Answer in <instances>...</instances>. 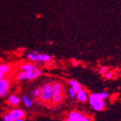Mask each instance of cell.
Returning <instances> with one entry per match:
<instances>
[{
	"instance_id": "obj_1",
	"label": "cell",
	"mask_w": 121,
	"mask_h": 121,
	"mask_svg": "<svg viewBox=\"0 0 121 121\" xmlns=\"http://www.w3.org/2000/svg\"><path fill=\"white\" fill-rule=\"evenodd\" d=\"M91 107L96 112L103 111L106 107L105 101L99 96L98 93H91L88 99Z\"/></svg>"
},
{
	"instance_id": "obj_2",
	"label": "cell",
	"mask_w": 121,
	"mask_h": 121,
	"mask_svg": "<svg viewBox=\"0 0 121 121\" xmlns=\"http://www.w3.org/2000/svg\"><path fill=\"white\" fill-rule=\"evenodd\" d=\"M52 85L46 83L41 88V94L39 99L43 102H49L52 99Z\"/></svg>"
},
{
	"instance_id": "obj_3",
	"label": "cell",
	"mask_w": 121,
	"mask_h": 121,
	"mask_svg": "<svg viewBox=\"0 0 121 121\" xmlns=\"http://www.w3.org/2000/svg\"><path fill=\"white\" fill-rule=\"evenodd\" d=\"M10 87V81L7 78L0 80V98H4L7 96Z\"/></svg>"
},
{
	"instance_id": "obj_4",
	"label": "cell",
	"mask_w": 121,
	"mask_h": 121,
	"mask_svg": "<svg viewBox=\"0 0 121 121\" xmlns=\"http://www.w3.org/2000/svg\"><path fill=\"white\" fill-rule=\"evenodd\" d=\"M89 95L88 94L87 91L82 88L78 92H77L76 99L78 100V102H79L81 103H84L88 101V99H89Z\"/></svg>"
},
{
	"instance_id": "obj_5",
	"label": "cell",
	"mask_w": 121,
	"mask_h": 121,
	"mask_svg": "<svg viewBox=\"0 0 121 121\" xmlns=\"http://www.w3.org/2000/svg\"><path fill=\"white\" fill-rule=\"evenodd\" d=\"M21 101H22L21 98L15 94H10L7 98V102H8L9 104L11 106H13V107H16V106L19 105L20 104Z\"/></svg>"
},
{
	"instance_id": "obj_6",
	"label": "cell",
	"mask_w": 121,
	"mask_h": 121,
	"mask_svg": "<svg viewBox=\"0 0 121 121\" xmlns=\"http://www.w3.org/2000/svg\"><path fill=\"white\" fill-rule=\"evenodd\" d=\"M84 116L83 113L79 111H72L69 113L68 120V121H79Z\"/></svg>"
},
{
	"instance_id": "obj_7",
	"label": "cell",
	"mask_w": 121,
	"mask_h": 121,
	"mask_svg": "<svg viewBox=\"0 0 121 121\" xmlns=\"http://www.w3.org/2000/svg\"><path fill=\"white\" fill-rule=\"evenodd\" d=\"M20 69L21 71L30 72V71H35L38 68L34 64L30 63V62H25L20 65Z\"/></svg>"
},
{
	"instance_id": "obj_8",
	"label": "cell",
	"mask_w": 121,
	"mask_h": 121,
	"mask_svg": "<svg viewBox=\"0 0 121 121\" xmlns=\"http://www.w3.org/2000/svg\"><path fill=\"white\" fill-rule=\"evenodd\" d=\"M9 112L15 120L19 119V118H23L26 115V112L23 110V109H20V108L13 109Z\"/></svg>"
},
{
	"instance_id": "obj_9",
	"label": "cell",
	"mask_w": 121,
	"mask_h": 121,
	"mask_svg": "<svg viewBox=\"0 0 121 121\" xmlns=\"http://www.w3.org/2000/svg\"><path fill=\"white\" fill-rule=\"evenodd\" d=\"M52 96L61 94L63 91L62 85L60 82H54L52 83Z\"/></svg>"
},
{
	"instance_id": "obj_10",
	"label": "cell",
	"mask_w": 121,
	"mask_h": 121,
	"mask_svg": "<svg viewBox=\"0 0 121 121\" xmlns=\"http://www.w3.org/2000/svg\"><path fill=\"white\" fill-rule=\"evenodd\" d=\"M13 67L9 64L6 63H0V72L4 76L9 75L13 71Z\"/></svg>"
},
{
	"instance_id": "obj_11",
	"label": "cell",
	"mask_w": 121,
	"mask_h": 121,
	"mask_svg": "<svg viewBox=\"0 0 121 121\" xmlns=\"http://www.w3.org/2000/svg\"><path fill=\"white\" fill-rule=\"evenodd\" d=\"M68 83L69 84V86H70L71 89H73L75 92H78L82 89L81 85L75 80L69 79V80H68Z\"/></svg>"
},
{
	"instance_id": "obj_12",
	"label": "cell",
	"mask_w": 121,
	"mask_h": 121,
	"mask_svg": "<svg viewBox=\"0 0 121 121\" xmlns=\"http://www.w3.org/2000/svg\"><path fill=\"white\" fill-rule=\"evenodd\" d=\"M39 53V51L34 50L26 54V58L32 62H38V55Z\"/></svg>"
},
{
	"instance_id": "obj_13",
	"label": "cell",
	"mask_w": 121,
	"mask_h": 121,
	"mask_svg": "<svg viewBox=\"0 0 121 121\" xmlns=\"http://www.w3.org/2000/svg\"><path fill=\"white\" fill-rule=\"evenodd\" d=\"M52 60V57L48 54L39 53L38 55V62H49Z\"/></svg>"
},
{
	"instance_id": "obj_14",
	"label": "cell",
	"mask_w": 121,
	"mask_h": 121,
	"mask_svg": "<svg viewBox=\"0 0 121 121\" xmlns=\"http://www.w3.org/2000/svg\"><path fill=\"white\" fill-rule=\"evenodd\" d=\"M21 99H22V101H23L24 105L27 108H30V107H32V105H33V101L30 99L28 96H26V94H23V96H22Z\"/></svg>"
},
{
	"instance_id": "obj_15",
	"label": "cell",
	"mask_w": 121,
	"mask_h": 121,
	"mask_svg": "<svg viewBox=\"0 0 121 121\" xmlns=\"http://www.w3.org/2000/svg\"><path fill=\"white\" fill-rule=\"evenodd\" d=\"M40 94H41V88L40 87L34 88V89L31 91V93H30V95H31L32 98H34V99L39 98Z\"/></svg>"
},
{
	"instance_id": "obj_16",
	"label": "cell",
	"mask_w": 121,
	"mask_h": 121,
	"mask_svg": "<svg viewBox=\"0 0 121 121\" xmlns=\"http://www.w3.org/2000/svg\"><path fill=\"white\" fill-rule=\"evenodd\" d=\"M62 99H63V96H62V94H59V95H57V96H53L52 97V102L53 103V104H59V103H60L62 101Z\"/></svg>"
},
{
	"instance_id": "obj_17",
	"label": "cell",
	"mask_w": 121,
	"mask_h": 121,
	"mask_svg": "<svg viewBox=\"0 0 121 121\" xmlns=\"http://www.w3.org/2000/svg\"><path fill=\"white\" fill-rule=\"evenodd\" d=\"M16 80L18 82H23L26 81V72L25 71H20L16 77Z\"/></svg>"
},
{
	"instance_id": "obj_18",
	"label": "cell",
	"mask_w": 121,
	"mask_h": 121,
	"mask_svg": "<svg viewBox=\"0 0 121 121\" xmlns=\"http://www.w3.org/2000/svg\"><path fill=\"white\" fill-rule=\"evenodd\" d=\"M3 121H15V119L11 115L10 112H7L3 117Z\"/></svg>"
},
{
	"instance_id": "obj_19",
	"label": "cell",
	"mask_w": 121,
	"mask_h": 121,
	"mask_svg": "<svg viewBox=\"0 0 121 121\" xmlns=\"http://www.w3.org/2000/svg\"><path fill=\"white\" fill-rule=\"evenodd\" d=\"M68 94H69V96L72 99H76V94H77V92H75L73 89L70 87L68 89Z\"/></svg>"
},
{
	"instance_id": "obj_20",
	"label": "cell",
	"mask_w": 121,
	"mask_h": 121,
	"mask_svg": "<svg viewBox=\"0 0 121 121\" xmlns=\"http://www.w3.org/2000/svg\"><path fill=\"white\" fill-rule=\"evenodd\" d=\"M98 94H99V96L104 100L107 99L109 97V94L107 91H102V92L98 93Z\"/></svg>"
},
{
	"instance_id": "obj_21",
	"label": "cell",
	"mask_w": 121,
	"mask_h": 121,
	"mask_svg": "<svg viewBox=\"0 0 121 121\" xmlns=\"http://www.w3.org/2000/svg\"><path fill=\"white\" fill-rule=\"evenodd\" d=\"M107 67H105V66H104V67H102L100 69H99V73L102 75H104L107 73Z\"/></svg>"
},
{
	"instance_id": "obj_22",
	"label": "cell",
	"mask_w": 121,
	"mask_h": 121,
	"mask_svg": "<svg viewBox=\"0 0 121 121\" xmlns=\"http://www.w3.org/2000/svg\"><path fill=\"white\" fill-rule=\"evenodd\" d=\"M112 72H108L104 76V78L107 79V80H109V79H111L112 78Z\"/></svg>"
},
{
	"instance_id": "obj_23",
	"label": "cell",
	"mask_w": 121,
	"mask_h": 121,
	"mask_svg": "<svg viewBox=\"0 0 121 121\" xmlns=\"http://www.w3.org/2000/svg\"><path fill=\"white\" fill-rule=\"evenodd\" d=\"M79 121H92L91 117L88 115H84Z\"/></svg>"
},
{
	"instance_id": "obj_24",
	"label": "cell",
	"mask_w": 121,
	"mask_h": 121,
	"mask_svg": "<svg viewBox=\"0 0 121 121\" xmlns=\"http://www.w3.org/2000/svg\"><path fill=\"white\" fill-rule=\"evenodd\" d=\"M4 78V75L1 73V72H0V80H2V78Z\"/></svg>"
},
{
	"instance_id": "obj_25",
	"label": "cell",
	"mask_w": 121,
	"mask_h": 121,
	"mask_svg": "<svg viewBox=\"0 0 121 121\" xmlns=\"http://www.w3.org/2000/svg\"><path fill=\"white\" fill-rule=\"evenodd\" d=\"M15 121H25L23 118H19V119H15Z\"/></svg>"
},
{
	"instance_id": "obj_26",
	"label": "cell",
	"mask_w": 121,
	"mask_h": 121,
	"mask_svg": "<svg viewBox=\"0 0 121 121\" xmlns=\"http://www.w3.org/2000/svg\"><path fill=\"white\" fill-rule=\"evenodd\" d=\"M62 121H68V119H66V120H62Z\"/></svg>"
}]
</instances>
